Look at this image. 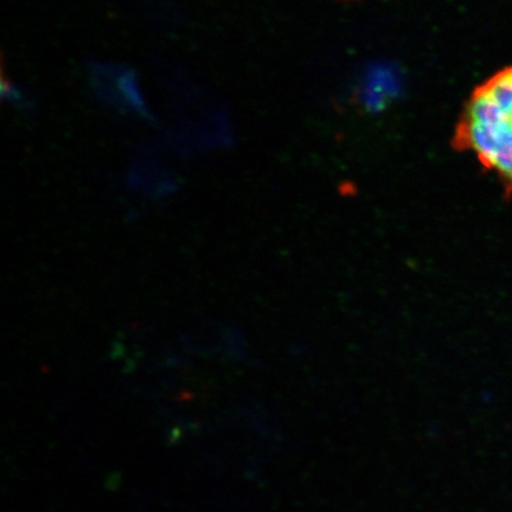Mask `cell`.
Returning a JSON list of instances; mask_svg holds the SVG:
<instances>
[{"label": "cell", "instance_id": "3", "mask_svg": "<svg viewBox=\"0 0 512 512\" xmlns=\"http://www.w3.org/2000/svg\"><path fill=\"white\" fill-rule=\"evenodd\" d=\"M3 96L8 98L11 105L28 108V110L32 105L29 94L15 83L10 82L9 85H6L5 81L3 82Z\"/></svg>", "mask_w": 512, "mask_h": 512}, {"label": "cell", "instance_id": "1", "mask_svg": "<svg viewBox=\"0 0 512 512\" xmlns=\"http://www.w3.org/2000/svg\"><path fill=\"white\" fill-rule=\"evenodd\" d=\"M454 144L471 152L512 195V66L473 89L460 114Z\"/></svg>", "mask_w": 512, "mask_h": 512}, {"label": "cell", "instance_id": "2", "mask_svg": "<svg viewBox=\"0 0 512 512\" xmlns=\"http://www.w3.org/2000/svg\"><path fill=\"white\" fill-rule=\"evenodd\" d=\"M91 70L94 94L105 105L117 111L149 115L137 76L131 69L95 64Z\"/></svg>", "mask_w": 512, "mask_h": 512}]
</instances>
